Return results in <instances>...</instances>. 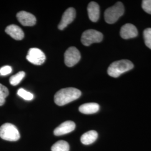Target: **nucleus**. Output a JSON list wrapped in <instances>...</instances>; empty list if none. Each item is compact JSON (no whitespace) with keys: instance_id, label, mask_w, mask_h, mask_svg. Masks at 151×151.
<instances>
[{"instance_id":"1","label":"nucleus","mask_w":151,"mask_h":151,"mask_svg":"<svg viewBox=\"0 0 151 151\" xmlns=\"http://www.w3.org/2000/svg\"><path fill=\"white\" fill-rule=\"evenodd\" d=\"M81 92L74 87L62 88L54 95V102L58 106H63L78 99L81 96Z\"/></svg>"},{"instance_id":"2","label":"nucleus","mask_w":151,"mask_h":151,"mask_svg":"<svg viewBox=\"0 0 151 151\" xmlns=\"http://www.w3.org/2000/svg\"><path fill=\"white\" fill-rule=\"evenodd\" d=\"M133 67V63L129 60H117L112 63L109 67L108 75L114 78H117L122 74L132 70Z\"/></svg>"},{"instance_id":"3","label":"nucleus","mask_w":151,"mask_h":151,"mask_svg":"<svg viewBox=\"0 0 151 151\" xmlns=\"http://www.w3.org/2000/svg\"><path fill=\"white\" fill-rule=\"evenodd\" d=\"M124 13V7L121 2H118L114 5L109 7L104 13L105 20L108 24H114Z\"/></svg>"},{"instance_id":"4","label":"nucleus","mask_w":151,"mask_h":151,"mask_svg":"<svg viewBox=\"0 0 151 151\" xmlns=\"http://www.w3.org/2000/svg\"><path fill=\"white\" fill-rule=\"evenodd\" d=\"M0 137L4 140L14 142L20 139V135L14 125L7 123L0 127Z\"/></svg>"},{"instance_id":"5","label":"nucleus","mask_w":151,"mask_h":151,"mask_svg":"<svg viewBox=\"0 0 151 151\" xmlns=\"http://www.w3.org/2000/svg\"><path fill=\"white\" fill-rule=\"evenodd\" d=\"M103 35L101 32L93 29H89L82 33L81 42L85 46H89L95 43H99L102 41Z\"/></svg>"},{"instance_id":"6","label":"nucleus","mask_w":151,"mask_h":151,"mask_svg":"<svg viewBox=\"0 0 151 151\" xmlns=\"http://www.w3.org/2000/svg\"><path fill=\"white\" fill-rule=\"evenodd\" d=\"M81 59L80 51L75 47L68 49L65 53V65L71 67L76 65Z\"/></svg>"},{"instance_id":"7","label":"nucleus","mask_w":151,"mask_h":151,"mask_svg":"<svg viewBox=\"0 0 151 151\" xmlns=\"http://www.w3.org/2000/svg\"><path fill=\"white\" fill-rule=\"evenodd\" d=\"M27 59L29 62L34 65H41L45 62L46 57L40 49L33 48L29 50Z\"/></svg>"},{"instance_id":"8","label":"nucleus","mask_w":151,"mask_h":151,"mask_svg":"<svg viewBox=\"0 0 151 151\" xmlns=\"http://www.w3.org/2000/svg\"><path fill=\"white\" fill-rule=\"evenodd\" d=\"M16 17L19 22L23 26L25 27L34 26L35 25L37 22V19L35 16L27 11H22L19 12L16 15Z\"/></svg>"},{"instance_id":"9","label":"nucleus","mask_w":151,"mask_h":151,"mask_svg":"<svg viewBox=\"0 0 151 151\" xmlns=\"http://www.w3.org/2000/svg\"><path fill=\"white\" fill-rule=\"evenodd\" d=\"M76 17V11L74 8H68L63 13L61 21L58 25V29L60 30H63L70 24L73 22Z\"/></svg>"},{"instance_id":"10","label":"nucleus","mask_w":151,"mask_h":151,"mask_svg":"<svg viewBox=\"0 0 151 151\" xmlns=\"http://www.w3.org/2000/svg\"><path fill=\"white\" fill-rule=\"evenodd\" d=\"M75 128V123L73 122L66 121L54 129V134L56 136L65 135L73 131Z\"/></svg>"},{"instance_id":"11","label":"nucleus","mask_w":151,"mask_h":151,"mask_svg":"<svg viewBox=\"0 0 151 151\" xmlns=\"http://www.w3.org/2000/svg\"><path fill=\"white\" fill-rule=\"evenodd\" d=\"M120 34L124 39L135 38L138 35V30L134 25L126 24L121 28Z\"/></svg>"},{"instance_id":"12","label":"nucleus","mask_w":151,"mask_h":151,"mask_svg":"<svg viewBox=\"0 0 151 151\" xmlns=\"http://www.w3.org/2000/svg\"><path fill=\"white\" fill-rule=\"evenodd\" d=\"M5 32L11 37L16 40H22L24 37V32L17 25L12 24L7 27Z\"/></svg>"},{"instance_id":"13","label":"nucleus","mask_w":151,"mask_h":151,"mask_svg":"<svg viewBox=\"0 0 151 151\" xmlns=\"http://www.w3.org/2000/svg\"><path fill=\"white\" fill-rule=\"evenodd\" d=\"M89 19L92 22H97L100 17V7L95 2H91L87 7Z\"/></svg>"},{"instance_id":"14","label":"nucleus","mask_w":151,"mask_h":151,"mask_svg":"<svg viewBox=\"0 0 151 151\" xmlns=\"http://www.w3.org/2000/svg\"><path fill=\"white\" fill-rule=\"evenodd\" d=\"M99 109L100 106L97 103H86L80 106L79 111L84 114H92L97 113Z\"/></svg>"},{"instance_id":"15","label":"nucleus","mask_w":151,"mask_h":151,"mask_svg":"<svg viewBox=\"0 0 151 151\" xmlns=\"http://www.w3.org/2000/svg\"><path fill=\"white\" fill-rule=\"evenodd\" d=\"M98 134L95 130H90L84 133L81 136V141L85 145H89L93 143L97 139Z\"/></svg>"},{"instance_id":"16","label":"nucleus","mask_w":151,"mask_h":151,"mask_svg":"<svg viewBox=\"0 0 151 151\" xmlns=\"http://www.w3.org/2000/svg\"><path fill=\"white\" fill-rule=\"evenodd\" d=\"M52 151H69L70 146L65 140H59L52 146Z\"/></svg>"},{"instance_id":"17","label":"nucleus","mask_w":151,"mask_h":151,"mask_svg":"<svg viewBox=\"0 0 151 151\" xmlns=\"http://www.w3.org/2000/svg\"><path fill=\"white\" fill-rule=\"evenodd\" d=\"M25 76V73L24 71H20L16 75L11 76L10 78V83L12 86L17 85Z\"/></svg>"},{"instance_id":"18","label":"nucleus","mask_w":151,"mask_h":151,"mask_svg":"<svg viewBox=\"0 0 151 151\" xmlns=\"http://www.w3.org/2000/svg\"><path fill=\"white\" fill-rule=\"evenodd\" d=\"M9 91L8 88L0 83V106L5 103L6 98L8 96Z\"/></svg>"},{"instance_id":"19","label":"nucleus","mask_w":151,"mask_h":151,"mask_svg":"<svg viewBox=\"0 0 151 151\" xmlns=\"http://www.w3.org/2000/svg\"><path fill=\"white\" fill-rule=\"evenodd\" d=\"M17 95L22 97L23 99L27 100V101H30L34 99V95H32V93L30 92L27 91L24 88H20L17 91Z\"/></svg>"},{"instance_id":"20","label":"nucleus","mask_w":151,"mask_h":151,"mask_svg":"<svg viewBox=\"0 0 151 151\" xmlns=\"http://www.w3.org/2000/svg\"><path fill=\"white\" fill-rule=\"evenodd\" d=\"M143 36L146 46L151 49V28H147L145 30Z\"/></svg>"},{"instance_id":"21","label":"nucleus","mask_w":151,"mask_h":151,"mask_svg":"<svg viewBox=\"0 0 151 151\" xmlns=\"http://www.w3.org/2000/svg\"><path fill=\"white\" fill-rule=\"evenodd\" d=\"M142 7L144 11L149 14H151V0H143Z\"/></svg>"},{"instance_id":"22","label":"nucleus","mask_w":151,"mask_h":151,"mask_svg":"<svg viewBox=\"0 0 151 151\" xmlns=\"http://www.w3.org/2000/svg\"><path fill=\"white\" fill-rule=\"evenodd\" d=\"M11 72H12V68L9 65H5L0 68V75H7L11 73Z\"/></svg>"}]
</instances>
